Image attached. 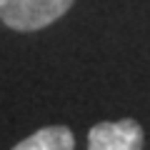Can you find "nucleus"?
Returning <instances> with one entry per match:
<instances>
[{"instance_id":"2","label":"nucleus","mask_w":150,"mask_h":150,"mask_svg":"<svg viewBox=\"0 0 150 150\" xmlns=\"http://www.w3.org/2000/svg\"><path fill=\"white\" fill-rule=\"evenodd\" d=\"M88 150H143V128L133 118L98 123L88 133Z\"/></svg>"},{"instance_id":"3","label":"nucleus","mask_w":150,"mask_h":150,"mask_svg":"<svg viewBox=\"0 0 150 150\" xmlns=\"http://www.w3.org/2000/svg\"><path fill=\"white\" fill-rule=\"evenodd\" d=\"M13 150H75V135L68 125H48L20 140Z\"/></svg>"},{"instance_id":"1","label":"nucleus","mask_w":150,"mask_h":150,"mask_svg":"<svg viewBox=\"0 0 150 150\" xmlns=\"http://www.w3.org/2000/svg\"><path fill=\"white\" fill-rule=\"evenodd\" d=\"M75 0H0V20L18 33L43 30L73 8Z\"/></svg>"}]
</instances>
